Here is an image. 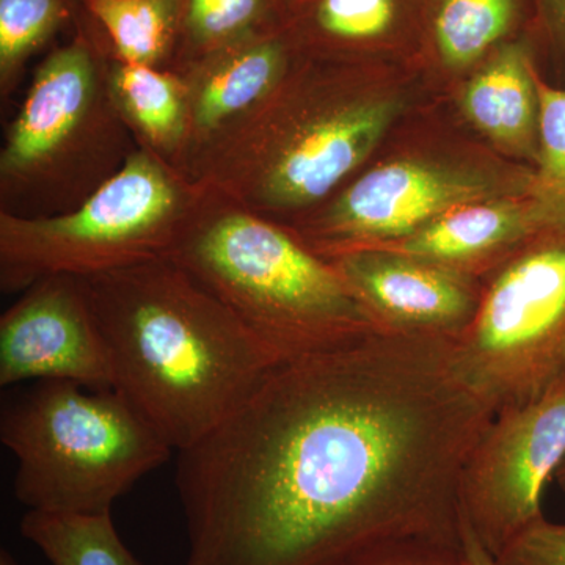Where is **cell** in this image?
<instances>
[{
  "instance_id": "cell-26",
  "label": "cell",
  "mask_w": 565,
  "mask_h": 565,
  "mask_svg": "<svg viewBox=\"0 0 565 565\" xmlns=\"http://www.w3.org/2000/svg\"><path fill=\"white\" fill-rule=\"evenodd\" d=\"M533 40L539 58L550 63L555 82L565 87V0H533Z\"/></svg>"
},
{
  "instance_id": "cell-20",
  "label": "cell",
  "mask_w": 565,
  "mask_h": 565,
  "mask_svg": "<svg viewBox=\"0 0 565 565\" xmlns=\"http://www.w3.org/2000/svg\"><path fill=\"white\" fill-rule=\"evenodd\" d=\"M114 57L170 70L177 44V0H82Z\"/></svg>"
},
{
  "instance_id": "cell-25",
  "label": "cell",
  "mask_w": 565,
  "mask_h": 565,
  "mask_svg": "<svg viewBox=\"0 0 565 565\" xmlns=\"http://www.w3.org/2000/svg\"><path fill=\"white\" fill-rule=\"evenodd\" d=\"M348 565H465V559L460 545L430 539H401L374 546Z\"/></svg>"
},
{
  "instance_id": "cell-21",
  "label": "cell",
  "mask_w": 565,
  "mask_h": 565,
  "mask_svg": "<svg viewBox=\"0 0 565 565\" xmlns=\"http://www.w3.org/2000/svg\"><path fill=\"white\" fill-rule=\"evenodd\" d=\"M20 531L51 565H148L122 542L111 512L84 515L28 511Z\"/></svg>"
},
{
  "instance_id": "cell-1",
  "label": "cell",
  "mask_w": 565,
  "mask_h": 565,
  "mask_svg": "<svg viewBox=\"0 0 565 565\" xmlns=\"http://www.w3.org/2000/svg\"><path fill=\"white\" fill-rule=\"evenodd\" d=\"M493 416L448 338L379 330L281 360L178 451L184 565H348L401 539L460 545V475Z\"/></svg>"
},
{
  "instance_id": "cell-29",
  "label": "cell",
  "mask_w": 565,
  "mask_h": 565,
  "mask_svg": "<svg viewBox=\"0 0 565 565\" xmlns=\"http://www.w3.org/2000/svg\"><path fill=\"white\" fill-rule=\"evenodd\" d=\"M556 482L565 493V462L563 463V467L559 468V471H557Z\"/></svg>"
},
{
  "instance_id": "cell-6",
  "label": "cell",
  "mask_w": 565,
  "mask_h": 565,
  "mask_svg": "<svg viewBox=\"0 0 565 565\" xmlns=\"http://www.w3.org/2000/svg\"><path fill=\"white\" fill-rule=\"evenodd\" d=\"M111 102L107 46L76 25L36 66L0 150V212L50 217L76 210L136 150Z\"/></svg>"
},
{
  "instance_id": "cell-17",
  "label": "cell",
  "mask_w": 565,
  "mask_h": 565,
  "mask_svg": "<svg viewBox=\"0 0 565 565\" xmlns=\"http://www.w3.org/2000/svg\"><path fill=\"white\" fill-rule=\"evenodd\" d=\"M533 0H426L422 71L427 88L446 98L494 51L533 36Z\"/></svg>"
},
{
  "instance_id": "cell-3",
  "label": "cell",
  "mask_w": 565,
  "mask_h": 565,
  "mask_svg": "<svg viewBox=\"0 0 565 565\" xmlns=\"http://www.w3.org/2000/svg\"><path fill=\"white\" fill-rule=\"evenodd\" d=\"M433 96L414 66L302 57L212 152L196 182L289 226L351 180L394 126Z\"/></svg>"
},
{
  "instance_id": "cell-10",
  "label": "cell",
  "mask_w": 565,
  "mask_h": 565,
  "mask_svg": "<svg viewBox=\"0 0 565 565\" xmlns=\"http://www.w3.org/2000/svg\"><path fill=\"white\" fill-rule=\"evenodd\" d=\"M564 462L565 377L498 411L463 465L460 514L493 556L544 516L542 494Z\"/></svg>"
},
{
  "instance_id": "cell-16",
  "label": "cell",
  "mask_w": 565,
  "mask_h": 565,
  "mask_svg": "<svg viewBox=\"0 0 565 565\" xmlns=\"http://www.w3.org/2000/svg\"><path fill=\"white\" fill-rule=\"evenodd\" d=\"M563 223L533 191L467 204L375 248L405 253L471 277H489L531 237Z\"/></svg>"
},
{
  "instance_id": "cell-4",
  "label": "cell",
  "mask_w": 565,
  "mask_h": 565,
  "mask_svg": "<svg viewBox=\"0 0 565 565\" xmlns=\"http://www.w3.org/2000/svg\"><path fill=\"white\" fill-rule=\"evenodd\" d=\"M534 169L475 136L448 99L433 96L397 122L351 180L285 226L316 255L404 239L467 204L533 191Z\"/></svg>"
},
{
  "instance_id": "cell-27",
  "label": "cell",
  "mask_w": 565,
  "mask_h": 565,
  "mask_svg": "<svg viewBox=\"0 0 565 565\" xmlns=\"http://www.w3.org/2000/svg\"><path fill=\"white\" fill-rule=\"evenodd\" d=\"M460 546H462L465 565H497L492 553L479 542L462 514H460Z\"/></svg>"
},
{
  "instance_id": "cell-15",
  "label": "cell",
  "mask_w": 565,
  "mask_h": 565,
  "mask_svg": "<svg viewBox=\"0 0 565 565\" xmlns=\"http://www.w3.org/2000/svg\"><path fill=\"white\" fill-rule=\"evenodd\" d=\"M541 68L533 36H523L494 51L446 96L475 136L533 169L541 143Z\"/></svg>"
},
{
  "instance_id": "cell-14",
  "label": "cell",
  "mask_w": 565,
  "mask_h": 565,
  "mask_svg": "<svg viewBox=\"0 0 565 565\" xmlns=\"http://www.w3.org/2000/svg\"><path fill=\"white\" fill-rule=\"evenodd\" d=\"M426 0H286L282 29L310 61L419 70Z\"/></svg>"
},
{
  "instance_id": "cell-18",
  "label": "cell",
  "mask_w": 565,
  "mask_h": 565,
  "mask_svg": "<svg viewBox=\"0 0 565 565\" xmlns=\"http://www.w3.org/2000/svg\"><path fill=\"white\" fill-rule=\"evenodd\" d=\"M107 84L137 147L181 173L189 137L188 92L181 77L170 70L122 62L107 50Z\"/></svg>"
},
{
  "instance_id": "cell-7",
  "label": "cell",
  "mask_w": 565,
  "mask_h": 565,
  "mask_svg": "<svg viewBox=\"0 0 565 565\" xmlns=\"http://www.w3.org/2000/svg\"><path fill=\"white\" fill-rule=\"evenodd\" d=\"M0 440L17 459L14 497L28 511L104 514L173 448L115 390L39 381L11 393Z\"/></svg>"
},
{
  "instance_id": "cell-24",
  "label": "cell",
  "mask_w": 565,
  "mask_h": 565,
  "mask_svg": "<svg viewBox=\"0 0 565 565\" xmlns=\"http://www.w3.org/2000/svg\"><path fill=\"white\" fill-rule=\"evenodd\" d=\"M497 565H565V523L545 516L527 526L494 556Z\"/></svg>"
},
{
  "instance_id": "cell-11",
  "label": "cell",
  "mask_w": 565,
  "mask_h": 565,
  "mask_svg": "<svg viewBox=\"0 0 565 565\" xmlns=\"http://www.w3.org/2000/svg\"><path fill=\"white\" fill-rule=\"evenodd\" d=\"M28 381L114 390L109 353L82 278H41L0 318V386Z\"/></svg>"
},
{
  "instance_id": "cell-13",
  "label": "cell",
  "mask_w": 565,
  "mask_h": 565,
  "mask_svg": "<svg viewBox=\"0 0 565 565\" xmlns=\"http://www.w3.org/2000/svg\"><path fill=\"white\" fill-rule=\"evenodd\" d=\"M285 29L262 33L188 66L189 137L181 173L199 181L212 152L263 106L300 62Z\"/></svg>"
},
{
  "instance_id": "cell-9",
  "label": "cell",
  "mask_w": 565,
  "mask_h": 565,
  "mask_svg": "<svg viewBox=\"0 0 565 565\" xmlns=\"http://www.w3.org/2000/svg\"><path fill=\"white\" fill-rule=\"evenodd\" d=\"M456 352L465 377L494 414L563 381L565 223L546 226L484 278Z\"/></svg>"
},
{
  "instance_id": "cell-19",
  "label": "cell",
  "mask_w": 565,
  "mask_h": 565,
  "mask_svg": "<svg viewBox=\"0 0 565 565\" xmlns=\"http://www.w3.org/2000/svg\"><path fill=\"white\" fill-rule=\"evenodd\" d=\"M286 0H177L170 71L181 73L215 52L281 28Z\"/></svg>"
},
{
  "instance_id": "cell-5",
  "label": "cell",
  "mask_w": 565,
  "mask_h": 565,
  "mask_svg": "<svg viewBox=\"0 0 565 565\" xmlns=\"http://www.w3.org/2000/svg\"><path fill=\"white\" fill-rule=\"evenodd\" d=\"M203 189L170 258L282 360L381 330L332 262L285 226Z\"/></svg>"
},
{
  "instance_id": "cell-22",
  "label": "cell",
  "mask_w": 565,
  "mask_h": 565,
  "mask_svg": "<svg viewBox=\"0 0 565 565\" xmlns=\"http://www.w3.org/2000/svg\"><path fill=\"white\" fill-rule=\"evenodd\" d=\"M74 14V0H0V95L17 88L25 63Z\"/></svg>"
},
{
  "instance_id": "cell-12",
  "label": "cell",
  "mask_w": 565,
  "mask_h": 565,
  "mask_svg": "<svg viewBox=\"0 0 565 565\" xmlns=\"http://www.w3.org/2000/svg\"><path fill=\"white\" fill-rule=\"evenodd\" d=\"M385 332L459 341L473 322L484 280L388 250L364 248L330 259Z\"/></svg>"
},
{
  "instance_id": "cell-2",
  "label": "cell",
  "mask_w": 565,
  "mask_h": 565,
  "mask_svg": "<svg viewBox=\"0 0 565 565\" xmlns=\"http://www.w3.org/2000/svg\"><path fill=\"white\" fill-rule=\"evenodd\" d=\"M82 281L115 392L173 451L225 422L282 360L170 256Z\"/></svg>"
},
{
  "instance_id": "cell-23",
  "label": "cell",
  "mask_w": 565,
  "mask_h": 565,
  "mask_svg": "<svg viewBox=\"0 0 565 565\" xmlns=\"http://www.w3.org/2000/svg\"><path fill=\"white\" fill-rule=\"evenodd\" d=\"M541 96V143L533 192L565 223V87L537 74Z\"/></svg>"
},
{
  "instance_id": "cell-8",
  "label": "cell",
  "mask_w": 565,
  "mask_h": 565,
  "mask_svg": "<svg viewBox=\"0 0 565 565\" xmlns=\"http://www.w3.org/2000/svg\"><path fill=\"white\" fill-rule=\"evenodd\" d=\"M204 189L137 147L76 210L50 217L0 212V288L24 292L51 275L128 269L172 255Z\"/></svg>"
},
{
  "instance_id": "cell-28",
  "label": "cell",
  "mask_w": 565,
  "mask_h": 565,
  "mask_svg": "<svg viewBox=\"0 0 565 565\" xmlns=\"http://www.w3.org/2000/svg\"><path fill=\"white\" fill-rule=\"evenodd\" d=\"M0 565H20L14 559L13 555L9 552V550L2 548L0 552Z\"/></svg>"
}]
</instances>
